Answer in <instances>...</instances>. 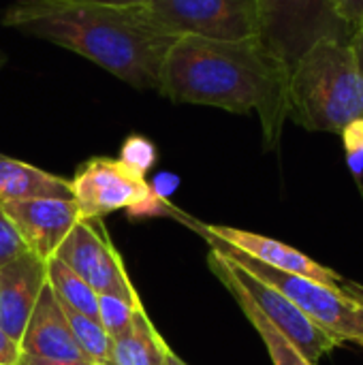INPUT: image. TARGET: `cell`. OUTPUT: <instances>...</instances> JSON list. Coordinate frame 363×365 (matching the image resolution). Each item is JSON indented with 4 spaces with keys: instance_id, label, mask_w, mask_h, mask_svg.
Segmentation results:
<instances>
[{
    "instance_id": "cell-1",
    "label": "cell",
    "mask_w": 363,
    "mask_h": 365,
    "mask_svg": "<svg viewBox=\"0 0 363 365\" xmlns=\"http://www.w3.org/2000/svg\"><path fill=\"white\" fill-rule=\"evenodd\" d=\"M289 66L259 38L212 41L180 36L167 49L158 94L171 103L231 113L255 111L263 141L274 150L289 120Z\"/></svg>"
},
{
    "instance_id": "cell-2",
    "label": "cell",
    "mask_w": 363,
    "mask_h": 365,
    "mask_svg": "<svg viewBox=\"0 0 363 365\" xmlns=\"http://www.w3.org/2000/svg\"><path fill=\"white\" fill-rule=\"evenodd\" d=\"M2 26L68 49L137 90H158L163 62L175 36L154 26L141 6L68 0H15Z\"/></svg>"
},
{
    "instance_id": "cell-3",
    "label": "cell",
    "mask_w": 363,
    "mask_h": 365,
    "mask_svg": "<svg viewBox=\"0 0 363 365\" xmlns=\"http://www.w3.org/2000/svg\"><path fill=\"white\" fill-rule=\"evenodd\" d=\"M363 118V75L351 43L323 38L289 73V120L310 133L340 135Z\"/></svg>"
},
{
    "instance_id": "cell-4",
    "label": "cell",
    "mask_w": 363,
    "mask_h": 365,
    "mask_svg": "<svg viewBox=\"0 0 363 365\" xmlns=\"http://www.w3.org/2000/svg\"><path fill=\"white\" fill-rule=\"evenodd\" d=\"M259 41L291 66L319 41L351 43L353 30L340 17L334 0H255Z\"/></svg>"
},
{
    "instance_id": "cell-5",
    "label": "cell",
    "mask_w": 363,
    "mask_h": 365,
    "mask_svg": "<svg viewBox=\"0 0 363 365\" xmlns=\"http://www.w3.org/2000/svg\"><path fill=\"white\" fill-rule=\"evenodd\" d=\"M71 190L83 220H98L120 210H128L133 216H154L169 210L145 175H139L120 158L94 156L86 160L75 171Z\"/></svg>"
},
{
    "instance_id": "cell-6",
    "label": "cell",
    "mask_w": 363,
    "mask_h": 365,
    "mask_svg": "<svg viewBox=\"0 0 363 365\" xmlns=\"http://www.w3.org/2000/svg\"><path fill=\"white\" fill-rule=\"evenodd\" d=\"M141 11L154 26L175 38H259L255 0H150Z\"/></svg>"
},
{
    "instance_id": "cell-7",
    "label": "cell",
    "mask_w": 363,
    "mask_h": 365,
    "mask_svg": "<svg viewBox=\"0 0 363 365\" xmlns=\"http://www.w3.org/2000/svg\"><path fill=\"white\" fill-rule=\"evenodd\" d=\"M56 259L73 269L96 295H113L126 302H139L120 252L109 242L107 233L94 220H81L60 244Z\"/></svg>"
},
{
    "instance_id": "cell-8",
    "label": "cell",
    "mask_w": 363,
    "mask_h": 365,
    "mask_svg": "<svg viewBox=\"0 0 363 365\" xmlns=\"http://www.w3.org/2000/svg\"><path fill=\"white\" fill-rule=\"evenodd\" d=\"M188 225L199 231L205 240L212 242H220L227 244L244 255H248L250 259L274 267L278 272H287V274H295V276H304L310 280H319V282H327L334 287H342V289H357L362 287L355 280L344 278L342 274L317 263L315 259H310L308 255L295 250L289 244H282L278 240L246 231V229H235V227H225V225H201L197 220H188Z\"/></svg>"
},
{
    "instance_id": "cell-9",
    "label": "cell",
    "mask_w": 363,
    "mask_h": 365,
    "mask_svg": "<svg viewBox=\"0 0 363 365\" xmlns=\"http://www.w3.org/2000/svg\"><path fill=\"white\" fill-rule=\"evenodd\" d=\"M225 259H227L231 272L235 274L237 282L246 289V293L259 306V310L300 349V353L310 364L317 365L325 355H329L334 349L342 346L336 338H332L327 331H323L319 325H315L293 302H289L274 287H270L263 280H259L257 276L248 274L246 269L235 265L229 257H225Z\"/></svg>"
},
{
    "instance_id": "cell-10",
    "label": "cell",
    "mask_w": 363,
    "mask_h": 365,
    "mask_svg": "<svg viewBox=\"0 0 363 365\" xmlns=\"http://www.w3.org/2000/svg\"><path fill=\"white\" fill-rule=\"evenodd\" d=\"M0 205L21 235L26 248L45 261L56 257L66 235L83 220L73 199L0 201Z\"/></svg>"
},
{
    "instance_id": "cell-11",
    "label": "cell",
    "mask_w": 363,
    "mask_h": 365,
    "mask_svg": "<svg viewBox=\"0 0 363 365\" xmlns=\"http://www.w3.org/2000/svg\"><path fill=\"white\" fill-rule=\"evenodd\" d=\"M47 284V261L26 250L0 269V327L21 340L26 323Z\"/></svg>"
},
{
    "instance_id": "cell-12",
    "label": "cell",
    "mask_w": 363,
    "mask_h": 365,
    "mask_svg": "<svg viewBox=\"0 0 363 365\" xmlns=\"http://www.w3.org/2000/svg\"><path fill=\"white\" fill-rule=\"evenodd\" d=\"M19 346L24 355L32 357L56 361H88L81 355L71 334L62 304L49 284H45L39 295V302L26 323Z\"/></svg>"
},
{
    "instance_id": "cell-13",
    "label": "cell",
    "mask_w": 363,
    "mask_h": 365,
    "mask_svg": "<svg viewBox=\"0 0 363 365\" xmlns=\"http://www.w3.org/2000/svg\"><path fill=\"white\" fill-rule=\"evenodd\" d=\"M208 265L212 269V274L223 282V287L231 293V297L237 302V306L242 308V312L246 314V319L250 321V325L257 329V334L261 336L270 357H272V364L274 365H315L310 364L302 353L300 349L259 310V306L250 299V295L246 293V289L237 282L235 274L231 272L227 259L216 250L212 248L210 255H208Z\"/></svg>"
},
{
    "instance_id": "cell-14",
    "label": "cell",
    "mask_w": 363,
    "mask_h": 365,
    "mask_svg": "<svg viewBox=\"0 0 363 365\" xmlns=\"http://www.w3.org/2000/svg\"><path fill=\"white\" fill-rule=\"evenodd\" d=\"M73 199L71 180L0 154V201Z\"/></svg>"
},
{
    "instance_id": "cell-15",
    "label": "cell",
    "mask_w": 363,
    "mask_h": 365,
    "mask_svg": "<svg viewBox=\"0 0 363 365\" xmlns=\"http://www.w3.org/2000/svg\"><path fill=\"white\" fill-rule=\"evenodd\" d=\"M169 346L152 325L143 304L139 302L133 312L131 327L113 338L109 365H167Z\"/></svg>"
},
{
    "instance_id": "cell-16",
    "label": "cell",
    "mask_w": 363,
    "mask_h": 365,
    "mask_svg": "<svg viewBox=\"0 0 363 365\" xmlns=\"http://www.w3.org/2000/svg\"><path fill=\"white\" fill-rule=\"evenodd\" d=\"M47 284L53 289L56 297L71 306L73 310L96 319L98 314V295L60 259L51 257L47 261Z\"/></svg>"
},
{
    "instance_id": "cell-17",
    "label": "cell",
    "mask_w": 363,
    "mask_h": 365,
    "mask_svg": "<svg viewBox=\"0 0 363 365\" xmlns=\"http://www.w3.org/2000/svg\"><path fill=\"white\" fill-rule=\"evenodd\" d=\"M62 304V302H60ZM62 310L66 314L71 334L81 351V355L94 365H109L111 351H113V338L103 329L98 319L86 317L71 306L62 304Z\"/></svg>"
},
{
    "instance_id": "cell-18",
    "label": "cell",
    "mask_w": 363,
    "mask_h": 365,
    "mask_svg": "<svg viewBox=\"0 0 363 365\" xmlns=\"http://www.w3.org/2000/svg\"><path fill=\"white\" fill-rule=\"evenodd\" d=\"M139 302L133 304V302H126V299H120V297H113V295H98V314H96V319L111 338H118L131 327L133 312H135V306Z\"/></svg>"
},
{
    "instance_id": "cell-19",
    "label": "cell",
    "mask_w": 363,
    "mask_h": 365,
    "mask_svg": "<svg viewBox=\"0 0 363 365\" xmlns=\"http://www.w3.org/2000/svg\"><path fill=\"white\" fill-rule=\"evenodd\" d=\"M118 158L139 175H145L156 163V145L143 135H131L122 143Z\"/></svg>"
},
{
    "instance_id": "cell-20",
    "label": "cell",
    "mask_w": 363,
    "mask_h": 365,
    "mask_svg": "<svg viewBox=\"0 0 363 365\" xmlns=\"http://www.w3.org/2000/svg\"><path fill=\"white\" fill-rule=\"evenodd\" d=\"M26 250L28 248H26L21 235L17 233L11 218L4 214V210L0 205V269L6 263H11L13 259H17L19 255H24Z\"/></svg>"
},
{
    "instance_id": "cell-21",
    "label": "cell",
    "mask_w": 363,
    "mask_h": 365,
    "mask_svg": "<svg viewBox=\"0 0 363 365\" xmlns=\"http://www.w3.org/2000/svg\"><path fill=\"white\" fill-rule=\"evenodd\" d=\"M340 135L344 139L349 167H351V171H355L359 175L363 171V118L351 122Z\"/></svg>"
},
{
    "instance_id": "cell-22",
    "label": "cell",
    "mask_w": 363,
    "mask_h": 365,
    "mask_svg": "<svg viewBox=\"0 0 363 365\" xmlns=\"http://www.w3.org/2000/svg\"><path fill=\"white\" fill-rule=\"evenodd\" d=\"M340 17L349 24L353 32L363 28V0H334Z\"/></svg>"
},
{
    "instance_id": "cell-23",
    "label": "cell",
    "mask_w": 363,
    "mask_h": 365,
    "mask_svg": "<svg viewBox=\"0 0 363 365\" xmlns=\"http://www.w3.org/2000/svg\"><path fill=\"white\" fill-rule=\"evenodd\" d=\"M21 357V346L0 327V365H17Z\"/></svg>"
},
{
    "instance_id": "cell-24",
    "label": "cell",
    "mask_w": 363,
    "mask_h": 365,
    "mask_svg": "<svg viewBox=\"0 0 363 365\" xmlns=\"http://www.w3.org/2000/svg\"><path fill=\"white\" fill-rule=\"evenodd\" d=\"M150 186H152V190H154L160 199H165V197L178 186V178H175V175H169V173H163V175H158Z\"/></svg>"
},
{
    "instance_id": "cell-25",
    "label": "cell",
    "mask_w": 363,
    "mask_h": 365,
    "mask_svg": "<svg viewBox=\"0 0 363 365\" xmlns=\"http://www.w3.org/2000/svg\"><path fill=\"white\" fill-rule=\"evenodd\" d=\"M17 365H94L90 361H56V359H43V357H32V355H24L19 357Z\"/></svg>"
},
{
    "instance_id": "cell-26",
    "label": "cell",
    "mask_w": 363,
    "mask_h": 365,
    "mask_svg": "<svg viewBox=\"0 0 363 365\" xmlns=\"http://www.w3.org/2000/svg\"><path fill=\"white\" fill-rule=\"evenodd\" d=\"M68 2H86V4H105V6H143L150 0H68Z\"/></svg>"
},
{
    "instance_id": "cell-27",
    "label": "cell",
    "mask_w": 363,
    "mask_h": 365,
    "mask_svg": "<svg viewBox=\"0 0 363 365\" xmlns=\"http://www.w3.org/2000/svg\"><path fill=\"white\" fill-rule=\"evenodd\" d=\"M351 45H353V49H355V53H357L359 68H362V75H363V28L362 30H357V32L353 34V38H351Z\"/></svg>"
},
{
    "instance_id": "cell-28",
    "label": "cell",
    "mask_w": 363,
    "mask_h": 365,
    "mask_svg": "<svg viewBox=\"0 0 363 365\" xmlns=\"http://www.w3.org/2000/svg\"><path fill=\"white\" fill-rule=\"evenodd\" d=\"M167 365H188L186 361H182L173 351H169V355H167Z\"/></svg>"
},
{
    "instance_id": "cell-29",
    "label": "cell",
    "mask_w": 363,
    "mask_h": 365,
    "mask_svg": "<svg viewBox=\"0 0 363 365\" xmlns=\"http://www.w3.org/2000/svg\"><path fill=\"white\" fill-rule=\"evenodd\" d=\"M4 64H6V56H4V51L0 49V68H2Z\"/></svg>"
}]
</instances>
